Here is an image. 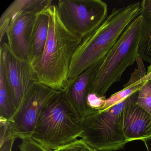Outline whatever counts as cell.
Instances as JSON below:
<instances>
[{
    "label": "cell",
    "mask_w": 151,
    "mask_h": 151,
    "mask_svg": "<svg viewBox=\"0 0 151 151\" xmlns=\"http://www.w3.org/2000/svg\"><path fill=\"white\" fill-rule=\"evenodd\" d=\"M141 2L114 8L102 24L82 39L70 62L68 79L103 60L125 29L140 14Z\"/></svg>",
    "instance_id": "cell-2"
},
{
    "label": "cell",
    "mask_w": 151,
    "mask_h": 151,
    "mask_svg": "<svg viewBox=\"0 0 151 151\" xmlns=\"http://www.w3.org/2000/svg\"><path fill=\"white\" fill-rule=\"evenodd\" d=\"M15 111L4 69L0 65V116L8 120L13 116Z\"/></svg>",
    "instance_id": "cell-15"
},
{
    "label": "cell",
    "mask_w": 151,
    "mask_h": 151,
    "mask_svg": "<svg viewBox=\"0 0 151 151\" xmlns=\"http://www.w3.org/2000/svg\"><path fill=\"white\" fill-rule=\"evenodd\" d=\"M83 121L64 91H57L43 106L31 138L54 151L80 137Z\"/></svg>",
    "instance_id": "cell-3"
},
{
    "label": "cell",
    "mask_w": 151,
    "mask_h": 151,
    "mask_svg": "<svg viewBox=\"0 0 151 151\" xmlns=\"http://www.w3.org/2000/svg\"><path fill=\"white\" fill-rule=\"evenodd\" d=\"M45 8L37 13L35 20L32 36L31 62L42 54L48 37L49 17Z\"/></svg>",
    "instance_id": "cell-13"
},
{
    "label": "cell",
    "mask_w": 151,
    "mask_h": 151,
    "mask_svg": "<svg viewBox=\"0 0 151 151\" xmlns=\"http://www.w3.org/2000/svg\"><path fill=\"white\" fill-rule=\"evenodd\" d=\"M106 99L104 96L99 97L93 93H89L87 97V106L93 110H100L104 106Z\"/></svg>",
    "instance_id": "cell-19"
},
{
    "label": "cell",
    "mask_w": 151,
    "mask_h": 151,
    "mask_svg": "<svg viewBox=\"0 0 151 151\" xmlns=\"http://www.w3.org/2000/svg\"><path fill=\"white\" fill-rule=\"evenodd\" d=\"M148 81H151V63L150 64V66L147 68V71L145 76L143 78L139 79L138 81L136 82L133 86L145 83V82Z\"/></svg>",
    "instance_id": "cell-25"
},
{
    "label": "cell",
    "mask_w": 151,
    "mask_h": 151,
    "mask_svg": "<svg viewBox=\"0 0 151 151\" xmlns=\"http://www.w3.org/2000/svg\"><path fill=\"white\" fill-rule=\"evenodd\" d=\"M15 139L10 138L0 146V151H12V147Z\"/></svg>",
    "instance_id": "cell-24"
},
{
    "label": "cell",
    "mask_w": 151,
    "mask_h": 151,
    "mask_svg": "<svg viewBox=\"0 0 151 151\" xmlns=\"http://www.w3.org/2000/svg\"><path fill=\"white\" fill-rule=\"evenodd\" d=\"M60 18L70 32L82 39L98 29L108 17V5L101 0H59Z\"/></svg>",
    "instance_id": "cell-6"
},
{
    "label": "cell",
    "mask_w": 151,
    "mask_h": 151,
    "mask_svg": "<svg viewBox=\"0 0 151 151\" xmlns=\"http://www.w3.org/2000/svg\"><path fill=\"white\" fill-rule=\"evenodd\" d=\"M144 83L137 85L124 87L122 90L114 93L108 99H106L104 106L100 110H106L116 104L125 100L134 93L139 91Z\"/></svg>",
    "instance_id": "cell-16"
},
{
    "label": "cell",
    "mask_w": 151,
    "mask_h": 151,
    "mask_svg": "<svg viewBox=\"0 0 151 151\" xmlns=\"http://www.w3.org/2000/svg\"><path fill=\"white\" fill-rule=\"evenodd\" d=\"M18 147L20 151H48L32 138L22 139Z\"/></svg>",
    "instance_id": "cell-20"
},
{
    "label": "cell",
    "mask_w": 151,
    "mask_h": 151,
    "mask_svg": "<svg viewBox=\"0 0 151 151\" xmlns=\"http://www.w3.org/2000/svg\"><path fill=\"white\" fill-rule=\"evenodd\" d=\"M53 151H99L86 143L83 139H77Z\"/></svg>",
    "instance_id": "cell-18"
},
{
    "label": "cell",
    "mask_w": 151,
    "mask_h": 151,
    "mask_svg": "<svg viewBox=\"0 0 151 151\" xmlns=\"http://www.w3.org/2000/svg\"><path fill=\"white\" fill-rule=\"evenodd\" d=\"M52 0H15L3 12L0 18V40L2 42L12 17L23 12L38 13L52 4Z\"/></svg>",
    "instance_id": "cell-12"
},
{
    "label": "cell",
    "mask_w": 151,
    "mask_h": 151,
    "mask_svg": "<svg viewBox=\"0 0 151 151\" xmlns=\"http://www.w3.org/2000/svg\"><path fill=\"white\" fill-rule=\"evenodd\" d=\"M0 65L4 69L16 111L30 91L38 84L32 63L17 57L7 43H1Z\"/></svg>",
    "instance_id": "cell-8"
},
{
    "label": "cell",
    "mask_w": 151,
    "mask_h": 151,
    "mask_svg": "<svg viewBox=\"0 0 151 151\" xmlns=\"http://www.w3.org/2000/svg\"><path fill=\"white\" fill-rule=\"evenodd\" d=\"M9 139V122L6 118L0 116V146Z\"/></svg>",
    "instance_id": "cell-21"
},
{
    "label": "cell",
    "mask_w": 151,
    "mask_h": 151,
    "mask_svg": "<svg viewBox=\"0 0 151 151\" xmlns=\"http://www.w3.org/2000/svg\"><path fill=\"white\" fill-rule=\"evenodd\" d=\"M137 104L151 115V82L147 81L138 91Z\"/></svg>",
    "instance_id": "cell-17"
},
{
    "label": "cell",
    "mask_w": 151,
    "mask_h": 151,
    "mask_svg": "<svg viewBox=\"0 0 151 151\" xmlns=\"http://www.w3.org/2000/svg\"><path fill=\"white\" fill-rule=\"evenodd\" d=\"M49 17L48 37L42 54L32 63L38 84L53 90H64L72 56L83 39L64 25L55 5L46 7Z\"/></svg>",
    "instance_id": "cell-1"
},
{
    "label": "cell",
    "mask_w": 151,
    "mask_h": 151,
    "mask_svg": "<svg viewBox=\"0 0 151 151\" xmlns=\"http://www.w3.org/2000/svg\"><path fill=\"white\" fill-rule=\"evenodd\" d=\"M37 13L23 12L16 14L6 33L7 43L11 51L24 60L31 61L32 36Z\"/></svg>",
    "instance_id": "cell-9"
},
{
    "label": "cell",
    "mask_w": 151,
    "mask_h": 151,
    "mask_svg": "<svg viewBox=\"0 0 151 151\" xmlns=\"http://www.w3.org/2000/svg\"><path fill=\"white\" fill-rule=\"evenodd\" d=\"M136 62L137 64V69L138 70L139 73L140 78V79H141L145 76L147 71H146L145 68V65L143 63V59L139 55L137 57Z\"/></svg>",
    "instance_id": "cell-22"
},
{
    "label": "cell",
    "mask_w": 151,
    "mask_h": 151,
    "mask_svg": "<svg viewBox=\"0 0 151 151\" xmlns=\"http://www.w3.org/2000/svg\"><path fill=\"white\" fill-rule=\"evenodd\" d=\"M57 92L40 84L34 86L13 116L8 120L9 123V138L22 140L31 138L43 106Z\"/></svg>",
    "instance_id": "cell-7"
},
{
    "label": "cell",
    "mask_w": 151,
    "mask_h": 151,
    "mask_svg": "<svg viewBox=\"0 0 151 151\" xmlns=\"http://www.w3.org/2000/svg\"><path fill=\"white\" fill-rule=\"evenodd\" d=\"M142 141L145 143L147 151H151V137L144 139Z\"/></svg>",
    "instance_id": "cell-26"
},
{
    "label": "cell",
    "mask_w": 151,
    "mask_h": 151,
    "mask_svg": "<svg viewBox=\"0 0 151 151\" xmlns=\"http://www.w3.org/2000/svg\"><path fill=\"white\" fill-rule=\"evenodd\" d=\"M129 98L109 109L97 110L86 116L80 137L99 151L122 149L127 143L123 130V116Z\"/></svg>",
    "instance_id": "cell-5"
},
{
    "label": "cell",
    "mask_w": 151,
    "mask_h": 151,
    "mask_svg": "<svg viewBox=\"0 0 151 151\" xmlns=\"http://www.w3.org/2000/svg\"><path fill=\"white\" fill-rule=\"evenodd\" d=\"M142 22L138 54L145 61L151 63V0L141 2Z\"/></svg>",
    "instance_id": "cell-14"
},
{
    "label": "cell",
    "mask_w": 151,
    "mask_h": 151,
    "mask_svg": "<svg viewBox=\"0 0 151 151\" xmlns=\"http://www.w3.org/2000/svg\"><path fill=\"white\" fill-rule=\"evenodd\" d=\"M142 17L129 24L99 67L90 93L103 97L110 87L120 82L124 70L136 61L138 55Z\"/></svg>",
    "instance_id": "cell-4"
},
{
    "label": "cell",
    "mask_w": 151,
    "mask_h": 151,
    "mask_svg": "<svg viewBox=\"0 0 151 151\" xmlns=\"http://www.w3.org/2000/svg\"><path fill=\"white\" fill-rule=\"evenodd\" d=\"M102 61L90 67L76 78L68 79L65 88L63 90L76 110L83 119L97 111L87 106V97Z\"/></svg>",
    "instance_id": "cell-11"
},
{
    "label": "cell",
    "mask_w": 151,
    "mask_h": 151,
    "mask_svg": "<svg viewBox=\"0 0 151 151\" xmlns=\"http://www.w3.org/2000/svg\"></svg>",
    "instance_id": "cell-27"
},
{
    "label": "cell",
    "mask_w": 151,
    "mask_h": 151,
    "mask_svg": "<svg viewBox=\"0 0 151 151\" xmlns=\"http://www.w3.org/2000/svg\"><path fill=\"white\" fill-rule=\"evenodd\" d=\"M138 94L129 97L123 109V130L127 143L151 137V115L137 104Z\"/></svg>",
    "instance_id": "cell-10"
},
{
    "label": "cell",
    "mask_w": 151,
    "mask_h": 151,
    "mask_svg": "<svg viewBox=\"0 0 151 151\" xmlns=\"http://www.w3.org/2000/svg\"><path fill=\"white\" fill-rule=\"evenodd\" d=\"M140 79V76H139L138 70L137 69H135L133 72L132 73L129 82L124 86V87H127V86L133 85L136 82L138 81Z\"/></svg>",
    "instance_id": "cell-23"
}]
</instances>
